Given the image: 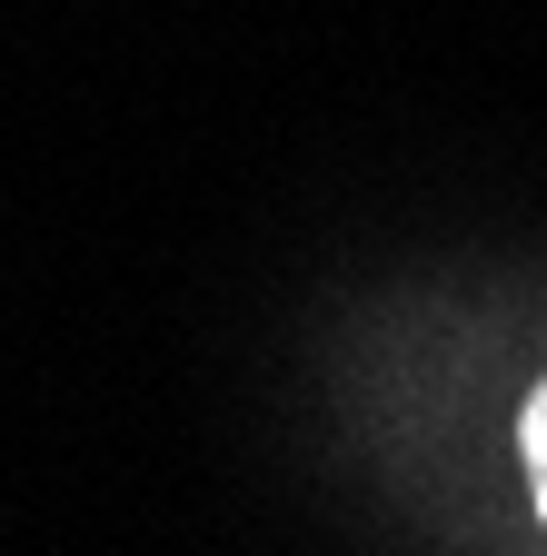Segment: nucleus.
Listing matches in <instances>:
<instances>
[{
	"mask_svg": "<svg viewBox=\"0 0 547 556\" xmlns=\"http://www.w3.org/2000/svg\"><path fill=\"white\" fill-rule=\"evenodd\" d=\"M518 457H527V497H537V517H547V378H537L527 407H518Z\"/></svg>",
	"mask_w": 547,
	"mask_h": 556,
	"instance_id": "1",
	"label": "nucleus"
}]
</instances>
